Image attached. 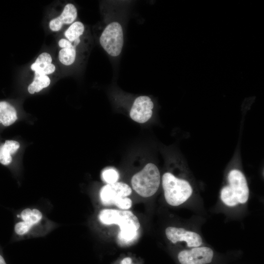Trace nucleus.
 I'll list each match as a JSON object with an SVG mask.
<instances>
[{
    "label": "nucleus",
    "mask_w": 264,
    "mask_h": 264,
    "mask_svg": "<svg viewBox=\"0 0 264 264\" xmlns=\"http://www.w3.org/2000/svg\"><path fill=\"white\" fill-rule=\"evenodd\" d=\"M98 218L102 224L119 226L117 242L121 246L132 245L139 237L140 227L139 220L130 211L104 209L99 212Z\"/></svg>",
    "instance_id": "obj_1"
},
{
    "label": "nucleus",
    "mask_w": 264,
    "mask_h": 264,
    "mask_svg": "<svg viewBox=\"0 0 264 264\" xmlns=\"http://www.w3.org/2000/svg\"><path fill=\"white\" fill-rule=\"evenodd\" d=\"M227 181V183L220 192L221 201L229 207L247 202L249 189L244 174L239 169H231L228 173Z\"/></svg>",
    "instance_id": "obj_2"
},
{
    "label": "nucleus",
    "mask_w": 264,
    "mask_h": 264,
    "mask_svg": "<svg viewBox=\"0 0 264 264\" xmlns=\"http://www.w3.org/2000/svg\"><path fill=\"white\" fill-rule=\"evenodd\" d=\"M162 185L165 200L172 206L184 203L193 192L192 186L187 180L177 177L170 172L163 175Z\"/></svg>",
    "instance_id": "obj_3"
},
{
    "label": "nucleus",
    "mask_w": 264,
    "mask_h": 264,
    "mask_svg": "<svg viewBox=\"0 0 264 264\" xmlns=\"http://www.w3.org/2000/svg\"><path fill=\"white\" fill-rule=\"evenodd\" d=\"M133 189L140 196L149 198L158 190L160 183V174L157 167L148 163L140 172L133 176L131 180Z\"/></svg>",
    "instance_id": "obj_4"
},
{
    "label": "nucleus",
    "mask_w": 264,
    "mask_h": 264,
    "mask_svg": "<svg viewBox=\"0 0 264 264\" xmlns=\"http://www.w3.org/2000/svg\"><path fill=\"white\" fill-rule=\"evenodd\" d=\"M132 193L131 187L127 184L116 182L107 184L102 187L99 197L104 206H116L122 210H128L132 205V200L127 197Z\"/></svg>",
    "instance_id": "obj_5"
},
{
    "label": "nucleus",
    "mask_w": 264,
    "mask_h": 264,
    "mask_svg": "<svg viewBox=\"0 0 264 264\" xmlns=\"http://www.w3.org/2000/svg\"><path fill=\"white\" fill-rule=\"evenodd\" d=\"M99 43L110 56H119L124 43L123 29L121 23L117 21L109 22L101 33Z\"/></svg>",
    "instance_id": "obj_6"
},
{
    "label": "nucleus",
    "mask_w": 264,
    "mask_h": 264,
    "mask_svg": "<svg viewBox=\"0 0 264 264\" xmlns=\"http://www.w3.org/2000/svg\"><path fill=\"white\" fill-rule=\"evenodd\" d=\"M19 220L24 222L32 232V236L44 235L54 227L53 223L48 220L40 209L27 207L17 215Z\"/></svg>",
    "instance_id": "obj_7"
},
{
    "label": "nucleus",
    "mask_w": 264,
    "mask_h": 264,
    "mask_svg": "<svg viewBox=\"0 0 264 264\" xmlns=\"http://www.w3.org/2000/svg\"><path fill=\"white\" fill-rule=\"evenodd\" d=\"M213 256L211 248L200 246L180 251L177 259L180 264H208L212 262Z\"/></svg>",
    "instance_id": "obj_8"
},
{
    "label": "nucleus",
    "mask_w": 264,
    "mask_h": 264,
    "mask_svg": "<svg viewBox=\"0 0 264 264\" xmlns=\"http://www.w3.org/2000/svg\"><path fill=\"white\" fill-rule=\"evenodd\" d=\"M165 235L173 243L183 242L188 247L200 246L203 243L202 237L198 233L181 227L169 226L165 229Z\"/></svg>",
    "instance_id": "obj_9"
},
{
    "label": "nucleus",
    "mask_w": 264,
    "mask_h": 264,
    "mask_svg": "<svg viewBox=\"0 0 264 264\" xmlns=\"http://www.w3.org/2000/svg\"><path fill=\"white\" fill-rule=\"evenodd\" d=\"M154 103L148 96H140L134 101L130 112L131 118L134 121L144 123L152 117Z\"/></svg>",
    "instance_id": "obj_10"
},
{
    "label": "nucleus",
    "mask_w": 264,
    "mask_h": 264,
    "mask_svg": "<svg viewBox=\"0 0 264 264\" xmlns=\"http://www.w3.org/2000/svg\"><path fill=\"white\" fill-rule=\"evenodd\" d=\"M77 17V10L75 5L68 3L65 6L61 14L50 21V29L53 31H59L63 24H72Z\"/></svg>",
    "instance_id": "obj_11"
},
{
    "label": "nucleus",
    "mask_w": 264,
    "mask_h": 264,
    "mask_svg": "<svg viewBox=\"0 0 264 264\" xmlns=\"http://www.w3.org/2000/svg\"><path fill=\"white\" fill-rule=\"evenodd\" d=\"M30 67L35 73L42 75L51 74L55 70V66L52 64L51 56L46 52L40 54Z\"/></svg>",
    "instance_id": "obj_12"
},
{
    "label": "nucleus",
    "mask_w": 264,
    "mask_h": 264,
    "mask_svg": "<svg viewBox=\"0 0 264 264\" xmlns=\"http://www.w3.org/2000/svg\"><path fill=\"white\" fill-rule=\"evenodd\" d=\"M20 147L19 142L6 140L0 144V163L7 166L12 161V155L16 153Z\"/></svg>",
    "instance_id": "obj_13"
},
{
    "label": "nucleus",
    "mask_w": 264,
    "mask_h": 264,
    "mask_svg": "<svg viewBox=\"0 0 264 264\" xmlns=\"http://www.w3.org/2000/svg\"><path fill=\"white\" fill-rule=\"evenodd\" d=\"M17 119L15 108L7 101H0V124L5 127L9 126Z\"/></svg>",
    "instance_id": "obj_14"
},
{
    "label": "nucleus",
    "mask_w": 264,
    "mask_h": 264,
    "mask_svg": "<svg viewBox=\"0 0 264 264\" xmlns=\"http://www.w3.org/2000/svg\"><path fill=\"white\" fill-rule=\"evenodd\" d=\"M50 83V80L47 75H40L34 73L33 82L28 86V91L30 94L39 92L43 88L47 87Z\"/></svg>",
    "instance_id": "obj_15"
},
{
    "label": "nucleus",
    "mask_w": 264,
    "mask_h": 264,
    "mask_svg": "<svg viewBox=\"0 0 264 264\" xmlns=\"http://www.w3.org/2000/svg\"><path fill=\"white\" fill-rule=\"evenodd\" d=\"M76 57V49L71 43L66 47L61 49L59 52V59L61 63L66 66L74 63Z\"/></svg>",
    "instance_id": "obj_16"
},
{
    "label": "nucleus",
    "mask_w": 264,
    "mask_h": 264,
    "mask_svg": "<svg viewBox=\"0 0 264 264\" xmlns=\"http://www.w3.org/2000/svg\"><path fill=\"white\" fill-rule=\"evenodd\" d=\"M85 31L84 24L79 21L72 23L65 32L64 35L67 40L72 43L78 38H80Z\"/></svg>",
    "instance_id": "obj_17"
},
{
    "label": "nucleus",
    "mask_w": 264,
    "mask_h": 264,
    "mask_svg": "<svg viewBox=\"0 0 264 264\" xmlns=\"http://www.w3.org/2000/svg\"><path fill=\"white\" fill-rule=\"evenodd\" d=\"M14 231L16 236L19 238H26L32 236L31 229L23 221L18 220L14 227Z\"/></svg>",
    "instance_id": "obj_18"
},
{
    "label": "nucleus",
    "mask_w": 264,
    "mask_h": 264,
    "mask_svg": "<svg viewBox=\"0 0 264 264\" xmlns=\"http://www.w3.org/2000/svg\"><path fill=\"white\" fill-rule=\"evenodd\" d=\"M102 179L107 184L116 182L119 178L118 172L113 168H108L104 170L101 174Z\"/></svg>",
    "instance_id": "obj_19"
},
{
    "label": "nucleus",
    "mask_w": 264,
    "mask_h": 264,
    "mask_svg": "<svg viewBox=\"0 0 264 264\" xmlns=\"http://www.w3.org/2000/svg\"><path fill=\"white\" fill-rule=\"evenodd\" d=\"M115 264H140V263L135 261L132 257L125 256L122 258Z\"/></svg>",
    "instance_id": "obj_20"
}]
</instances>
